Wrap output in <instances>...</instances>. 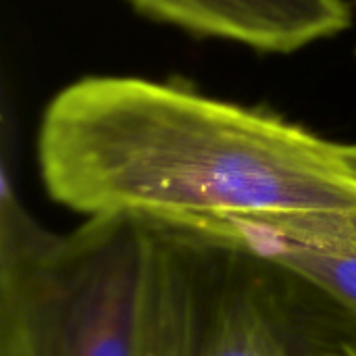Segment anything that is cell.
<instances>
[{
	"instance_id": "obj_1",
	"label": "cell",
	"mask_w": 356,
	"mask_h": 356,
	"mask_svg": "<svg viewBox=\"0 0 356 356\" xmlns=\"http://www.w3.org/2000/svg\"><path fill=\"white\" fill-rule=\"evenodd\" d=\"M48 196L86 217L171 225L356 213V146L188 86L94 75L40 125Z\"/></svg>"
},
{
	"instance_id": "obj_2",
	"label": "cell",
	"mask_w": 356,
	"mask_h": 356,
	"mask_svg": "<svg viewBox=\"0 0 356 356\" xmlns=\"http://www.w3.org/2000/svg\"><path fill=\"white\" fill-rule=\"evenodd\" d=\"M156 229L131 215L40 227L8 177L0 209V356H159Z\"/></svg>"
},
{
	"instance_id": "obj_3",
	"label": "cell",
	"mask_w": 356,
	"mask_h": 356,
	"mask_svg": "<svg viewBox=\"0 0 356 356\" xmlns=\"http://www.w3.org/2000/svg\"><path fill=\"white\" fill-rule=\"evenodd\" d=\"M150 223L163 265L159 356H313L342 342L305 292L254 252Z\"/></svg>"
},
{
	"instance_id": "obj_4",
	"label": "cell",
	"mask_w": 356,
	"mask_h": 356,
	"mask_svg": "<svg viewBox=\"0 0 356 356\" xmlns=\"http://www.w3.org/2000/svg\"><path fill=\"white\" fill-rule=\"evenodd\" d=\"M181 227L236 242L273 265L305 292L342 342L356 346V213L223 219Z\"/></svg>"
},
{
	"instance_id": "obj_5",
	"label": "cell",
	"mask_w": 356,
	"mask_h": 356,
	"mask_svg": "<svg viewBox=\"0 0 356 356\" xmlns=\"http://www.w3.org/2000/svg\"><path fill=\"white\" fill-rule=\"evenodd\" d=\"M142 15L261 52H294L342 33L348 0H129Z\"/></svg>"
},
{
	"instance_id": "obj_6",
	"label": "cell",
	"mask_w": 356,
	"mask_h": 356,
	"mask_svg": "<svg viewBox=\"0 0 356 356\" xmlns=\"http://www.w3.org/2000/svg\"><path fill=\"white\" fill-rule=\"evenodd\" d=\"M313 356H356V346L346 344V342H338V344H330V346L317 350Z\"/></svg>"
},
{
	"instance_id": "obj_7",
	"label": "cell",
	"mask_w": 356,
	"mask_h": 356,
	"mask_svg": "<svg viewBox=\"0 0 356 356\" xmlns=\"http://www.w3.org/2000/svg\"><path fill=\"white\" fill-rule=\"evenodd\" d=\"M348 2H350V6H355L356 8V0H348Z\"/></svg>"
}]
</instances>
